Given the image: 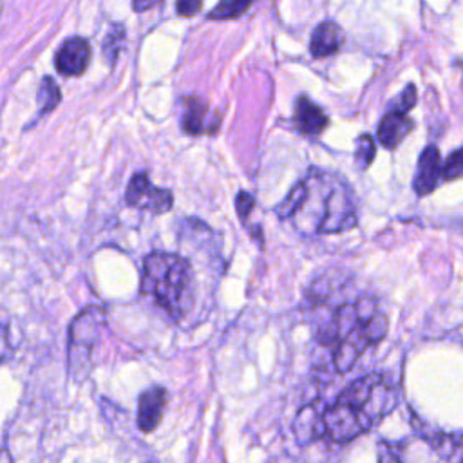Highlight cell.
I'll use <instances>...</instances> for the list:
<instances>
[{
  "label": "cell",
  "mask_w": 463,
  "mask_h": 463,
  "mask_svg": "<svg viewBox=\"0 0 463 463\" xmlns=\"http://www.w3.org/2000/svg\"><path fill=\"white\" fill-rule=\"evenodd\" d=\"M90 60V45L85 38L74 36L61 43L56 52L54 65L56 71L63 76H80Z\"/></svg>",
  "instance_id": "7"
},
{
  "label": "cell",
  "mask_w": 463,
  "mask_h": 463,
  "mask_svg": "<svg viewBox=\"0 0 463 463\" xmlns=\"http://www.w3.org/2000/svg\"><path fill=\"white\" fill-rule=\"evenodd\" d=\"M463 177V146L454 150L441 165V179L454 181Z\"/></svg>",
  "instance_id": "20"
},
{
  "label": "cell",
  "mask_w": 463,
  "mask_h": 463,
  "mask_svg": "<svg viewBox=\"0 0 463 463\" xmlns=\"http://www.w3.org/2000/svg\"><path fill=\"white\" fill-rule=\"evenodd\" d=\"M208 116V105L197 98V96H190L184 99V109H183V128L186 134L190 136H199L203 134L204 128V121Z\"/></svg>",
  "instance_id": "13"
},
{
  "label": "cell",
  "mask_w": 463,
  "mask_h": 463,
  "mask_svg": "<svg viewBox=\"0 0 463 463\" xmlns=\"http://www.w3.org/2000/svg\"><path fill=\"white\" fill-rule=\"evenodd\" d=\"M152 463H154V461H152Z\"/></svg>",
  "instance_id": "29"
},
{
  "label": "cell",
  "mask_w": 463,
  "mask_h": 463,
  "mask_svg": "<svg viewBox=\"0 0 463 463\" xmlns=\"http://www.w3.org/2000/svg\"><path fill=\"white\" fill-rule=\"evenodd\" d=\"M157 2H161V0H134V9L136 11H145V9L154 7Z\"/></svg>",
  "instance_id": "27"
},
{
  "label": "cell",
  "mask_w": 463,
  "mask_h": 463,
  "mask_svg": "<svg viewBox=\"0 0 463 463\" xmlns=\"http://www.w3.org/2000/svg\"><path fill=\"white\" fill-rule=\"evenodd\" d=\"M439 181H441V154L436 145H427L418 157L412 188L416 195L423 197L434 192Z\"/></svg>",
  "instance_id": "8"
},
{
  "label": "cell",
  "mask_w": 463,
  "mask_h": 463,
  "mask_svg": "<svg viewBox=\"0 0 463 463\" xmlns=\"http://www.w3.org/2000/svg\"><path fill=\"white\" fill-rule=\"evenodd\" d=\"M304 194H306V184L300 179L293 184V188L288 192V195L277 204L275 213L279 215V219H293V215L298 212V208L304 201Z\"/></svg>",
  "instance_id": "16"
},
{
  "label": "cell",
  "mask_w": 463,
  "mask_h": 463,
  "mask_svg": "<svg viewBox=\"0 0 463 463\" xmlns=\"http://www.w3.org/2000/svg\"><path fill=\"white\" fill-rule=\"evenodd\" d=\"M376 145L374 139L369 134H360L356 137V146H354V165L360 170H367L374 159Z\"/></svg>",
  "instance_id": "19"
},
{
  "label": "cell",
  "mask_w": 463,
  "mask_h": 463,
  "mask_svg": "<svg viewBox=\"0 0 463 463\" xmlns=\"http://www.w3.org/2000/svg\"><path fill=\"white\" fill-rule=\"evenodd\" d=\"M430 443L438 456L447 463H463V434L436 432Z\"/></svg>",
  "instance_id": "14"
},
{
  "label": "cell",
  "mask_w": 463,
  "mask_h": 463,
  "mask_svg": "<svg viewBox=\"0 0 463 463\" xmlns=\"http://www.w3.org/2000/svg\"><path fill=\"white\" fill-rule=\"evenodd\" d=\"M378 463H402L398 449L387 441H380L378 443Z\"/></svg>",
  "instance_id": "24"
},
{
  "label": "cell",
  "mask_w": 463,
  "mask_h": 463,
  "mask_svg": "<svg viewBox=\"0 0 463 463\" xmlns=\"http://www.w3.org/2000/svg\"><path fill=\"white\" fill-rule=\"evenodd\" d=\"M235 206H237V215L244 221V219L248 217V213L253 210L255 199H253L251 194H248V192L242 190V192H239L237 197H235Z\"/></svg>",
  "instance_id": "25"
},
{
  "label": "cell",
  "mask_w": 463,
  "mask_h": 463,
  "mask_svg": "<svg viewBox=\"0 0 463 463\" xmlns=\"http://www.w3.org/2000/svg\"><path fill=\"white\" fill-rule=\"evenodd\" d=\"M201 5H203V0H177L175 2V9H177V14L179 16H194L201 11Z\"/></svg>",
  "instance_id": "26"
},
{
  "label": "cell",
  "mask_w": 463,
  "mask_h": 463,
  "mask_svg": "<svg viewBox=\"0 0 463 463\" xmlns=\"http://www.w3.org/2000/svg\"><path fill=\"white\" fill-rule=\"evenodd\" d=\"M412 128H414V121L407 114L389 109V112L378 123L376 137H378L380 145L392 150L407 137V134Z\"/></svg>",
  "instance_id": "11"
},
{
  "label": "cell",
  "mask_w": 463,
  "mask_h": 463,
  "mask_svg": "<svg viewBox=\"0 0 463 463\" xmlns=\"http://www.w3.org/2000/svg\"><path fill=\"white\" fill-rule=\"evenodd\" d=\"M105 309L99 306H89L81 309L69 326L67 360L69 373L74 380H81L90 371V354L99 342L101 329L105 326Z\"/></svg>",
  "instance_id": "4"
},
{
  "label": "cell",
  "mask_w": 463,
  "mask_h": 463,
  "mask_svg": "<svg viewBox=\"0 0 463 463\" xmlns=\"http://www.w3.org/2000/svg\"><path fill=\"white\" fill-rule=\"evenodd\" d=\"M123 36H125V31L121 25H112V29L109 31L107 40H105V52L110 61H114L118 58L119 43L123 42Z\"/></svg>",
  "instance_id": "22"
},
{
  "label": "cell",
  "mask_w": 463,
  "mask_h": 463,
  "mask_svg": "<svg viewBox=\"0 0 463 463\" xmlns=\"http://www.w3.org/2000/svg\"><path fill=\"white\" fill-rule=\"evenodd\" d=\"M253 0H221L206 16L208 20H232L244 14Z\"/></svg>",
  "instance_id": "17"
},
{
  "label": "cell",
  "mask_w": 463,
  "mask_h": 463,
  "mask_svg": "<svg viewBox=\"0 0 463 463\" xmlns=\"http://www.w3.org/2000/svg\"><path fill=\"white\" fill-rule=\"evenodd\" d=\"M9 318L5 317V313L0 309V364L7 362L13 354V345L9 342Z\"/></svg>",
  "instance_id": "23"
},
{
  "label": "cell",
  "mask_w": 463,
  "mask_h": 463,
  "mask_svg": "<svg viewBox=\"0 0 463 463\" xmlns=\"http://www.w3.org/2000/svg\"><path fill=\"white\" fill-rule=\"evenodd\" d=\"M306 184L304 201L297 213L309 221L311 233H342L356 226L354 194L344 177L311 168L302 179ZM293 215L295 219L298 215Z\"/></svg>",
  "instance_id": "2"
},
{
  "label": "cell",
  "mask_w": 463,
  "mask_h": 463,
  "mask_svg": "<svg viewBox=\"0 0 463 463\" xmlns=\"http://www.w3.org/2000/svg\"><path fill=\"white\" fill-rule=\"evenodd\" d=\"M60 101V89L58 85L54 83L52 78L45 76L40 83V89H38V109H40V114H47L49 110H52Z\"/></svg>",
  "instance_id": "18"
},
{
  "label": "cell",
  "mask_w": 463,
  "mask_h": 463,
  "mask_svg": "<svg viewBox=\"0 0 463 463\" xmlns=\"http://www.w3.org/2000/svg\"><path fill=\"white\" fill-rule=\"evenodd\" d=\"M293 121H295L297 130L304 136H309V137L320 136L324 132V128L327 127V123H329L326 112L304 94L298 96L297 101H295Z\"/></svg>",
  "instance_id": "10"
},
{
  "label": "cell",
  "mask_w": 463,
  "mask_h": 463,
  "mask_svg": "<svg viewBox=\"0 0 463 463\" xmlns=\"http://www.w3.org/2000/svg\"><path fill=\"white\" fill-rule=\"evenodd\" d=\"M139 289L172 320H181L194 302L192 266L181 255L154 251L143 260Z\"/></svg>",
  "instance_id": "3"
},
{
  "label": "cell",
  "mask_w": 463,
  "mask_h": 463,
  "mask_svg": "<svg viewBox=\"0 0 463 463\" xmlns=\"http://www.w3.org/2000/svg\"><path fill=\"white\" fill-rule=\"evenodd\" d=\"M127 204L141 210H150L154 213H165L172 208L174 197L170 190L157 188L150 183L146 172H137L125 192Z\"/></svg>",
  "instance_id": "5"
},
{
  "label": "cell",
  "mask_w": 463,
  "mask_h": 463,
  "mask_svg": "<svg viewBox=\"0 0 463 463\" xmlns=\"http://www.w3.org/2000/svg\"><path fill=\"white\" fill-rule=\"evenodd\" d=\"M418 94H416V85L414 83H407L405 89L398 94V98L391 103V110H398L407 114L414 105H416Z\"/></svg>",
  "instance_id": "21"
},
{
  "label": "cell",
  "mask_w": 463,
  "mask_h": 463,
  "mask_svg": "<svg viewBox=\"0 0 463 463\" xmlns=\"http://www.w3.org/2000/svg\"><path fill=\"white\" fill-rule=\"evenodd\" d=\"M166 403H168V392L161 385H154L145 392H141L137 400V427L141 432L150 434L157 429Z\"/></svg>",
  "instance_id": "9"
},
{
  "label": "cell",
  "mask_w": 463,
  "mask_h": 463,
  "mask_svg": "<svg viewBox=\"0 0 463 463\" xmlns=\"http://www.w3.org/2000/svg\"><path fill=\"white\" fill-rule=\"evenodd\" d=\"M344 43V33L342 27L331 20H326L315 27L311 33L309 51L315 58H324L329 54H335Z\"/></svg>",
  "instance_id": "12"
},
{
  "label": "cell",
  "mask_w": 463,
  "mask_h": 463,
  "mask_svg": "<svg viewBox=\"0 0 463 463\" xmlns=\"http://www.w3.org/2000/svg\"><path fill=\"white\" fill-rule=\"evenodd\" d=\"M0 463H14L11 452L7 449H0Z\"/></svg>",
  "instance_id": "28"
},
{
  "label": "cell",
  "mask_w": 463,
  "mask_h": 463,
  "mask_svg": "<svg viewBox=\"0 0 463 463\" xmlns=\"http://www.w3.org/2000/svg\"><path fill=\"white\" fill-rule=\"evenodd\" d=\"M367 326H358L353 331H349L345 336H342L340 340L335 342L333 365L338 373H347L356 364V360L362 356V353L369 345H373Z\"/></svg>",
  "instance_id": "6"
},
{
  "label": "cell",
  "mask_w": 463,
  "mask_h": 463,
  "mask_svg": "<svg viewBox=\"0 0 463 463\" xmlns=\"http://www.w3.org/2000/svg\"><path fill=\"white\" fill-rule=\"evenodd\" d=\"M398 405V391L383 374H365L351 382L322 412L324 434L333 443H349L371 430Z\"/></svg>",
  "instance_id": "1"
},
{
  "label": "cell",
  "mask_w": 463,
  "mask_h": 463,
  "mask_svg": "<svg viewBox=\"0 0 463 463\" xmlns=\"http://www.w3.org/2000/svg\"><path fill=\"white\" fill-rule=\"evenodd\" d=\"M295 432L302 443H309L320 434H324V421H322V416H317L315 405H307L300 409L295 421Z\"/></svg>",
  "instance_id": "15"
}]
</instances>
